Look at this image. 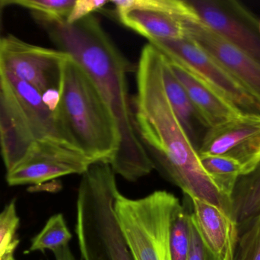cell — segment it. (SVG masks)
<instances>
[{
	"label": "cell",
	"mask_w": 260,
	"mask_h": 260,
	"mask_svg": "<svg viewBox=\"0 0 260 260\" xmlns=\"http://www.w3.org/2000/svg\"><path fill=\"white\" fill-rule=\"evenodd\" d=\"M109 3V1L102 0H76L67 23L77 22L88 15H93V12L102 9Z\"/></svg>",
	"instance_id": "cell-25"
},
{
	"label": "cell",
	"mask_w": 260,
	"mask_h": 260,
	"mask_svg": "<svg viewBox=\"0 0 260 260\" xmlns=\"http://www.w3.org/2000/svg\"><path fill=\"white\" fill-rule=\"evenodd\" d=\"M73 238L62 214L53 215L44 228L32 239L30 251L59 250L69 246Z\"/></svg>",
	"instance_id": "cell-20"
},
{
	"label": "cell",
	"mask_w": 260,
	"mask_h": 260,
	"mask_svg": "<svg viewBox=\"0 0 260 260\" xmlns=\"http://www.w3.org/2000/svg\"><path fill=\"white\" fill-rule=\"evenodd\" d=\"M182 206L168 191H154L140 198L119 192L114 210L133 260H173L171 227Z\"/></svg>",
	"instance_id": "cell-5"
},
{
	"label": "cell",
	"mask_w": 260,
	"mask_h": 260,
	"mask_svg": "<svg viewBox=\"0 0 260 260\" xmlns=\"http://www.w3.org/2000/svg\"><path fill=\"white\" fill-rule=\"evenodd\" d=\"M119 192L109 163H94L82 174L76 222L82 260H133L114 210Z\"/></svg>",
	"instance_id": "cell-4"
},
{
	"label": "cell",
	"mask_w": 260,
	"mask_h": 260,
	"mask_svg": "<svg viewBox=\"0 0 260 260\" xmlns=\"http://www.w3.org/2000/svg\"><path fill=\"white\" fill-rule=\"evenodd\" d=\"M190 199L191 217L206 247L218 260H235L239 233L233 220L206 201Z\"/></svg>",
	"instance_id": "cell-14"
},
{
	"label": "cell",
	"mask_w": 260,
	"mask_h": 260,
	"mask_svg": "<svg viewBox=\"0 0 260 260\" xmlns=\"http://www.w3.org/2000/svg\"><path fill=\"white\" fill-rule=\"evenodd\" d=\"M148 43L196 75L241 115L260 117L259 102L189 37L177 40H154Z\"/></svg>",
	"instance_id": "cell-6"
},
{
	"label": "cell",
	"mask_w": 260,
	"mask_h": 260,
	"mask_svg": "<svg viewBox=\"0 0 260 260\" xmlns=\"http://www.w3.org/2000/svg\"><path fill=\"white\" fill-rule=\"evenodd\" d=\"M110 3L121 23L148 41L186 38L184 20L196 15L186 0H116Z\"/></svg>",
	"instance_id": "cell-7"
},
{
	"label": "cell",
	"mask_w": 260,
	"mask_h": 260,
	"mask_svg": "<svg viewBox=\"0 0 260 260\" xmlns=\"http://www.w3.org/2000/svg\"><path fill=\"white\" fill-rule=\"evenodd\" d=\"M19 226L15 200L11 201L0 213V260H12L19 240L17 235Z\"/></svg>",
	"instance_id": "cell-21"
},
{
	"label": "cell",
	"mask_w": 260,
	"mask_h": 260,
	"mask_svg": "<svg viewBox=\"0 0 260 260\" xmlns=\"http://www.w3.org/2000/svg\"><path fill=\"white\" fill-rule=\"evenodd\" d=\"M67 53L21 41L13 35L0 39V70L24 81L41 94L59 89Z\"/></svg>",
	"instance_id": "cell-8"
},
{
	"label": "cell",
	"mask_w": 260,
	"mask_h": 260,
	"mask_svg": "<svg viewBox=\"0 0 260 260\" xmlns=\"http://www.w3.org/2000/svg\"><path fill=\"white\" fill-rule=\"evenodd\" d=\"M191 230V246L188 260H218L203 242L189 215Z\"/></svg>",
	"instance_id": "cell-26"
},
{
	"label": "cell",
	"mask_w": 260,
	"mask_h": 260,
	"mask_svg": "<svg viewBox=\"0 0 260 260\" xmlns=\"http://www.w3.org/2000/svg\"><path fill=\"white\" fill-rule=\"evenodd\" d=\"M59 90V117L73 145L94 163L111 164L120 146L115 120L91 78L69 54Z\"/></svg>",
	"instance_id": "cell-3"
},
{
	"label": "cell",
	"mask_w": 260,
	"mask_h": 260,
	"mask_svg": "<svg viewBox=\"0 0 260 260\" xmlns=\"http://www.w3.org/2000/svg\"><path fill=\"white\" fill-rule=\"evenodd\" d=\"M162 76L165 93L173 111L175 113L188 137L198 150L208 128L202 122L192 106L186 90L173 73L168 60L164 54Z\"/></svg>",
	"instance_id": "cell-17"
},
{
	"label": "cell",
	"mask_w": 260,
	"mask_h": 260,
	"mask_svg": "<svg viewBox=\"0 0 260 260\" xmlns=\"http://www.w3.org/2000/svg\"><path fill=\"white\" fill-rule=\"evenodd\" d=\"M35 142L0 82V152L7 172L22 162Z\"/></svg>",
	"instance_id": "cell-16"
},
{
	"label": "cell",
	"mask_w": 260,
	"mask_h": 260,
	"mask_svg": "<svg viewBox=\"0 0 260 260\" xmlns=\"http://www.w3.org/2000/svg\"><path fill=\"white\" fill-rule=\"evenodd\" d=\"M232 218L239 235L260 217V161L240 176L230 195Z\"/></svg>",
	"instance_id": "cell-18"
},
{
	"label": "cell",
	"mask_w": 260,
	"mask_h": 260,
	"mask_svg": "<svg viewBox=\"0 0 260 260\" xmlns=\"http://www.w3.org/2000/svg\"><path fill=\"white\" fill-rule=\"evenodd\" d=\"M7 6L6 3V0H0V39L2 37V32H3V11H4L5 8Z\"/></svg>",
	"instance_id": "cell-29"
},
{
	"label": "cell",
	"mask_w": 260,
	"mask_h": 260,
	"mask_svg": "<svg viewBox=\"0 0 260 260\" xmlns=\"http://www.w3.org/2000/svg\"><path fill=\"white\" fill-rule=\"evenodd\" d=\"M202 165L218 189L230 198L234 186L243 169L239 163L232 159L219 156L200 157Z\"/></svg>",
	"instance_id": "cell-19"
},
{
	"label": "cell",
	"mask_w": 260,
	"mask_h": 260,
	"mask_svg": "<svg viewBox=\"0 0 260 260\" xmlns=\"http://www.w3.org/2000/svg\"><path fill=\"white\" fill-rule=\"evenodd\" d=\"M167 59L173 73L186 90L192 106L208 129L241 115L196 75L179 63L168 57Z\"/></svg>",
	"instance_id": "cell-15"
},
{
	"label": "cell",
	"mask_w": 260,
	"mask_h": 260,
	"mask_svg": "<svg viewBox=\"0 0 260 260\" xmlns=\"http://www.w3.org/2000/svg\"><path fill=\"white\" fill-rule=\"evenodd\" d=\"M94 163L77 148L57 142L36 141L25 158L7 172L10 186H37L72 174H85Z\"/></svg>",
	"instance_id": "cell-10"
},
{
	"label": "cell",
	"mask_w": 260,
	"mask_h": 260,
	"mask_svg": "<svg viewBox=\"0 0 260 260\" xmlns=\"http://www.w3.org/2000/svg\"><path fill=\"white\" fill-rule=\"evenodd\" d=\"M162 64L161 52L148 43L136 73L133 110L139 137L154 166L168 180L189 198L206 201L232 218L230 198L205 170L198 150L173 111L164 86Z\"/></svg>",
	"instance_id": "cell-2"
},
{
	"label": "cell",
	"mask_w": 260,
	"mask_h": 260,
	"mask_svg": "<svg viewBox=\"0 0 260 260\" xmlns=\"http://www.w3.org/2000/svg\"><path fill=\"white\" fill-rule=\"evenodd\" d=\"M53 253L54 254L55 260H77L69 246L55 250Z\"/></svg>",
	"instance_id": "cell-28"
},
{
	"label": "cell",
	"mask_w": 260,
	"mask_h": 260,
	"mask_svg": "<svg viewBox=\"0 0 260 260\" xmlns=\"http://www.w3.org/2000/svg\"><path fill=\"white\" fill-rule=\"evenodd\" d=\"M30 15L59 50L86 72L112 114L120 135L118 151L111 164L114 172L129 182L151 174L155 166L138 134L130 103L127 74L131 66L99 18L91 15L68 24L38 12Z\"/></svg>",
	"instance_id": "cell-1"
},
{
	"label": "cell",
	"mask_w": 260,
	"mask_h": 260,
	"mask_svg": "<svg viewBox=\"0 0 260 260\" xmlns=\"http://www.w3.org/2000/svg\"><path fill=\"white\" fill-rule=\"evenodd\" d=\"M235 260H260V217L239 235Z\"/></svg>",
	"instance_id": "cell-24"
},
{
	"label": "cell",
	"mask_w": 260,
	"mask_h": 260,
	"mask_svg": "<svg viewBox=\"0 0 260 260\" xmlns=\"http://www.w3.org/2000/svg\"><path fill=\"white\" fill-rule=\"evenodd\" d=\"M0 82L35 141L48 140L77 148L69 137L59 112H53L46 106L36 89L2 70Z\"/></svg>",
	"instance_id": "cell-13"
},
{
	"label": "cell",
	"mask_w": 260,
	"mask_h": 260,
	"mask_svg": "<svg viewBox=\"0 0 260 260\" xmlns=\"http://www.w3.org/2000/svg\"><path fill=\"white\" fill-rule=\"evenodd\" d=\"M203 24L260 65V18L235 0H186Z\"/></svg>",
	"instance_id": "cell-9"
},
{
	"label": "cell",
	"mask_w": 260,
	"mask_h": 260,
	"mask_svg": "<svg viewBox=\"0 0 260 260\" xmlns=\"http://www.w3.org/2000/svg\"><path fill=\"white\" fill-rule=\"evenodd\" d=\"M43 102L46 106L53 111L59 112V104H60V93L59 89H50L41 94Z\"/></svg>",
	"instance_id": "cell-27"
},
{
	"label": "cell",
	"mask_w": 260,
	"mask_h": 260,
	"mask_svg": "<svg viewBox=\"0 0 260 260\" xmlns=\"http://www.w3.org/2000/svg\"><path fill=\"white\" fill-rule=\"evenodd\" d=\"M186 36L227 70L260 104V65L197 16L184 20Z\"/></svg>",
	"instance_id": "cell-12"
},
{
	"label": "cell",
	"mask_w": 260,
	"mask_h": 260,
	"mask_svg": "<svg viewBox=\"0 0 260 260\" xmlns=\"http://www.w3.org/2000/svg\"><path fill=\"white\" fill-rule=\"evenodd\" d=\"M198 154L232 159L239 163L243 174L249 172L260 161V117L239 115L209 128Z\"/></svg>",
	"instance_id": "cell-11"
},
{
	"label": "cell",
	"mask_w": 260,
	"mask_h": 260,
	"mask_svg": "<svg viewBox=\"0 0 260 260\" xmlns=\"http://www.w3.org/2000/svg\"><path fill=\"white\" fill-rule=\"evenodd\" d=\"M12 260H15V259H12Z\"/></svg>",
	"instance_id": "cell-30"
},
{
	"label": "cell",
	"mask_w": 260,
	"mask_h": 260,
	"mask_svg": "<svg viewBox=\"0 0 260 260\" xmlns=\"http://www.w3.org/2000/svg\"><path fill=\"white\" fill-rule=\"evenodd\" d=\"M76 0H6L7 6L15 5L45 16L67 21Z\"/></svg>",
	"instance_id": "cell-23"
},
{
	"label": "cell",
	"mask_w": 260,
	"mask_h": 260,
	"mask_svg": "<svg viewBox=\"0 0 260 260\" xmlns=\"http://www.w3.org/2000/svg\"><path fill=\"white\" fill-rule=\"evenodd\" d=\"M190 213L183 206L174 218L171 227V250L173 260H188L191 246Z\"/></svg>",
	"instance_id": "cell-22"
}]
</instances>
